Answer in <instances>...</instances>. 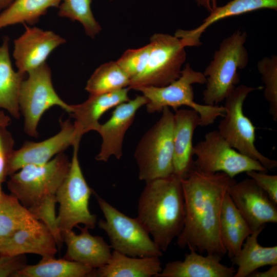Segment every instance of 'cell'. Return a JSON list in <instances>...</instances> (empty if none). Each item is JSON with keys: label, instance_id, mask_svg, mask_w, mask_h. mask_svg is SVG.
I'll return each instance as SVG.
<instances>
[{"label": "cell", "instance_id": "obj_39", "mask_svg": "<svg viewBox=\"0 0 277 277\" xmlns=\"http://www.w3.org/2000/svg\"><path fill=\"white\" fill-rule=\"evenodd\" d=\"M10 123V117L3 111H0V126L7 127Z\"/></svg>", "mask_w": 277, "mask_h": 277}, {"label": "cell", "instance_id": "obj_8", "mask_svg": "<svg viewBox=\"0 0 277 277\" xmlns=\"http://www.w3.org/2000/svg\"><path fill=\"white\" fill-rule=\"evenodd\" d=\"M80 142L73 146L69 171L55 195L59 205L56 221L61 233L72 230L80 224L93 229L96 223V216L89 208V199L94 191L88 186L78 161Z\"/></svg>", "mask_w": 277, "mask_h": 277}, {"label": "cell", "instance_id": "obj_35", "mask_svg": "<svg viewBox=\"0 0 277 277\" xmlns=\"http://www.w3.org/2000/svg\"><path fill=\"white\" fill-rule=\"evenodd\" d=\"M6 127L0 126V184L5 181L7 174V165L9 157L14 151L13 141Z\"/></svg>", "mask_w": 277, "mask_h": 277}, {"label": "cell", "instance_id": "obj_29", "mask_svg": "<svg viewBox=\"0 0 277 277\" xmlns=\"http://www.w3.org/2000/svg\"><path fill=\"white\" fill-rule=\"evenodd\" d=\"M62 0H14L0 13V30L16 24L33 25L51 7H58Z\"/></svg>", "mask_w": 277, "mask_h": 277}, {"label": "cell", "instance_id": "obj_6", "mask_svg": "<svg viewBox=\"0 0 277 277\" xmlns=\"http://www.w3.org/2000/svg\"><path fill=\"white\" fill-rule=\"evenodd\" d=\"M162 112L159 120L140 141L134 153L139 179L145 182L173 173L174 114L167 107Z\"/></svg>", "mask_w": 277, "mask_h": 277}, {"label": "cell", "instance_id": "obj_41", "mask_svg": "<svg viewBox=\"0 0 277 277\" xmlns=\"http://www.w3.org/2000/svg\"><path fill=\"white\" fill-rule=\"evenodd\" d=\"M110 1H112V0H110Z\"/></svg>", "mask_w": 277, "mask_h": 277}, {"label": "cell", "instance_id": "obj_15", "mask_svg": "<svg viewBox=\"0 0 277 277\" xmlns=\"http://www.w3.org/2000/svg\"><path fill=\"white\" fill-rule=\"evenodd\" d=\"M24 25L25 32L14 41L13 56L17 71L26 74L45 63L51 53L66 40L52 31Z\"/></svg>", "mask_w": 277, "mask_h": 277}, {"label": "cell", "instance_id": "obj_21", "mask_svg": "<svg viewBox=\"0 0 277 277\" xmlns=\"http://www.w3.org/2000/svg\"><path fill=\"white\" fill-rule=\"evenodd\" d=\"M128 87L113 92L90 95L84 102L72 105L69 113L74 118V125L79 133L83 136L90 131H96L99 120L110 109L130 100Z\"/></svg>", "mask_w": 277, "mask_h": 277}, {"label": "cell", "instance_id": "obj_27", "mask_svg": "<svg viewBox=\"0 0 277 277\" xmlns=\"http://www.w3.org/2000/svg\"><path fill=\"white\" fill-rule=\"evenodd\" d=\"M95 270L65 259L44 257L35 265H26L13 277H94Z\"/></svg>", "mask_w": 277, "mask_h": 277}, {"label": "cell", "instance_id": "obj_32", "mask_svg": "<svg viewBox=\"0 0 277 277\" xmlns=\"http://www.w3.org/2000/svg\"><path fill=\"white\" fill-rule=\"evenodd\" d=\"M257 68L264 84V94L269 103V112L277 121V56H265L259 61Z\"/></svg>", "mask_w": 277, "mask_h": 277}, {"label": "cell", "instance_id": "obj_30", "mask_svg": "<svg viewBox=\"0 0 277 277\" xmlns=\"http://www.w3.org/2000/svg\"><path fill=\"white\" fill-rule=\"evenodd\" d=\"M129 84L127 74L116 61H111L96 69L88 80L85 90L90 95H97L128 87Z\"/></svg>", "mask_w": 277, "mask_h": 277}, {"label": "cell", "instance_id": "obj_38", "mask_svg": "<svg viewBox=\"0 0 277 277\" xmlns=\"http://www.w3.org/2000/svg\"><path fill=\"white\" fill-rule=\"evenodd\" d=\"M219 0H195L197 5L203 7L211 12L217 6V3Z\"/></svg>", "mask_w": 277, "mask_h": 277}, {"label": "cell", "instance_id": "obj_4", "mask_svg": "<svg viewBox=\"0 0 277 277\" xmlns=\"http://www.w3.org/2000/svg\"><path fill=\"white\" fill-rule=\"evenodd\" d=\"M246 31L237 30L223 39L212 61L203 74L206 88L203 91L205 104L215 106L223 102L240 82L239 70L246 67L249 61L245 46Z\"/></svg>", "mask_w": 277, "mask_h": 277}, {"label": "cell", "instance_id": "obj_2", "mask_svg": "<svg viewBox=\"0 0 277 277\" xmlns=\"http://www.w3.org/2000/svg\"><path fill=\"white\" fill-rule=\"evenodd\" d=\"M70 165L62 152L46 163L23 167L10 175L7 183L12 195L49 229L57 241L62 236L57 225L55 195Z\"/></svg>", "mask_w": 277, "mask_h": 277}, {"label": "cell", "instance_id": "obj_40", "mask_svg": "<svg viewBox=\"0 0 277 277\" xmlns=\"http://www.w3.org/2000/svg\"><path fill=\"white\" fill-rule=\"evenodd\" d=\"M14 0H0V11L8 7Z\"/></svg>", "mask_w": 277, "mask_h": 277}, {"label": "cell", "instance_id": "obj_26", "mask_svg": "<svg viewBox=\"0 0 277 277\" xmlns=\"http://www.w3.org/2000/svg\"><path fill=\"white\" fill-rule=\"evenodd\" d=\"M9 38L5 36L0 45V108L19 118V96L25 74L13 69L9 52Z\"/></svg>", "mask_w": 277, "mask_h": 277}, {"label": "cell", "instance_id": "obj_37", "mask_svg": "<svg viewBox=\"0 0 277 277\" xmlns=\"http://www.w3.org/2000/svg\"><path fill=\"white\" fill-rule=\"evenodd\" d=\"M250 277H276L277 264L271 265V267L264 271H258L257 270L251 273Z\"/></svg>", "mask_w": 277, "mask_h": 277}, {"label": "cell", "instance_id": "obj_24", "mask_svg": "<svg viewBox=\"0 0 277 277\" xmlns=\"http://www.w3.org/2000/svg\"><path fill=\"white\" fill-rule=\"evenodd\" d=\"M253 231L245 240L239 252L231 259L238 266L233 277H247L262 267L277 264V246L263 247L258 237L264 229Z\"/></svg>", "mask_w": 277, "mask_h": 277}, {"label": "cell", "instance_id": "obj_33", "mask_svg": "<svg viewBox=\"0 0 277 277\" xmlns=\"http://www.w3.org/2000/svg\"><path fill=\"white\" fill-rule=\"evenodd\" d=\"M151 45L125 51L116 61L130 80L141 74L145 70L149 59Z\"/></svg>", "mask_w": 277, "mask_h": 277}, {"label": "cell", "instance_id": "obj_10", "mask_svg": "<svg viewBox=\"0 0 277 277\" xmlns=\"http://www.w3.org/2000/svg\"><path fill=\"white\" fill-rule=\"evenodd\" d=\"M151 50L144 71L130 80L128 88L136 90L145 86L162 87L177 79L186 58L182 41L168 34L155 33L150 39Z\"/></svg>", "mask_w": 277, "mask_h": 277}, {"label": "cell", "instance_id": "obj_22", "mask_svg": "<svg viewBox=\"0 0 277 277\" xmlns=\"http://www.w3.org/2000/svg\"><path fill=\"white\" fill-rule=\"evenodd\" d=\"M264 8L276 10L277 0H232L223 6H217L198 27L190 30L180 29L177 35L186 46H197L201 44L202 33L215 22Z\"/></svg>", "mask_w": 277, "mask_h": 277}, {"label": "cell", "instance_id": "obj_12", "mask_svg": "<svg viewBox=\"0 0 277 277\" xmlns=\"http://www.w3.org/2000/svg\"><path fill=\"white\" fill-rule=\"evenodd\" d=\"M193 153L196 157L194 168L204 173L223 172L234 179L238 174L251 170L267 171L259 161L233 148L218 130L206 133L204 139L193 146Z\"/></svg>", "mask_w": 277, "mask_h": 277}, {"label": "cell", "instance_id": "obj_7", "mask_svg": "<svg viewBox=\"0 0 277 277\" xmlns=\"http://www.w3.org/2000/svg\"><path fill=\"white\" fill-rule=\"evenodd\" d=\"M93 194L105 217L98 225L107 233L111 248L133 257L162 256L163 251L137 217L125 215L94 191Z\"/></svg>", "mask_w": 277, "mask_h": 277}, {"label": "cell", "instance_id": "obj_11", "mask_svg": "<svg viewBox=\"0 0 277 277\" xmlns=\"http://www.w3.org/2000/svg\"><path fill=\"white\" fill-rule=\"evenodd\" d=\"M23 81L19 96L21 113L24 117V130L29 135H37V127L42 116L53 106H58L70 113L71 105L65 103L55 91L51 71L45 62L29 71Z\"/></svg>", "mask_w": 277, "mask_h": 277}, {"label": "cell", "instance_id": "obj_3", "mask_svg": "<svg viewBox=\"0 0 277 277\" xmlns=\"http://www.w3.org/2000/svg\"><path fill=\"white\" fill-rule=\"evenodd\" d=\"M181 178L172 174L146 182L138 202L137 219L162 251L182 231L185 221Z\"/></svg>", "mask_w": 277, "mask_h": 277}, {"label": "cell", "instance_id": "obj_31", "mask_svg": "<svg viewBox=\"0 0 277 277\" xmlns=\"http://www.w3.org/2000/svg\"><path fill=\"white\" fill-rule=\"evenodd\" d=\"M58 15L72 21H78L84 27L86 34L94 38L101 30L91 9L92 0H62Z\"/></svg>", "mask_w": 277, "mask_h": 277}, {"label": "cell", "instance_id": "obj_1", "mask_svg": "<svg viewBox=\"0 0 277 277\" xmlns=\"http://www.w3.org/2000/svg\"><path fill=\"white\" fill-rule=\"evenodd\" d=\"M185 217L177 244L199 253L223 257L227 253L220 232L223 202L236 181L223 172L208 173L194 167L181 179Z\"/></svg>", "mask_w": 277, "mask_h": 277}, {"label": "cell", "instance_id": "obj_20", "mask_svg": "<svg viewBox=\"0 0 277 277\" xmlns=\"http://www.w3.org/2000/svg\"><path fill=\"white\" fill-rule=\"evenodd\" d=\"M222 257L194 250L185 254L183 261L167 263L155 277H232L236 270L221 263Z\"/></svg>", "mask_w": 277, "mask_h": 277}, {"label": "cell", "instance_id": "obj_25", "mask_svg": "<svg viewBox=\"0 0 277 277\" xmlns=\"http://www.w3.org/2000/svg\"><path fill=\"white\" fill-rule=\"evenodd\" d=\"M220 232L222 243L230 259L239 252L246 238L253 232L228 192L222 204Z\"/></svg>", "mask_w": 277, "mask_h": 277}, {"label": "cell", "instance_id": "obj_19", "mask_svg": "<svg viewBox=\"0 0 277 277\" xmlns=\"http://www.w3.org/2000/svg\"><path fill=\"white\" fill-rule=\"evenodd\" d=\"M55 239L42 222L20 229L0 244V255L16 256L32 253L54 257L57 251Z\"/></svg>", "mask_w": 277, "mask_h": 277}, {"label": "cell", "instance_id": "obj_18", "mask_svg": "<svg viewBox=\"0 0 277 277\" xmlns=\"http://www.w3.org/2000/svg\"><path fill=\"white\" fill-rule=\"evenodd\" d=\"M78 227L81 230L79 234L72 230L61 232L67 246L64 259L94 269L106 265L112 254L110 246L102 237L92 235L88 227Z\"/></svg>", "mask_w": 277, "mask_h": 277}, {"label": "cell", "instance_id": "obj_14", "mask_svg": "<svg viewBox=\"0 0 277 277\" xmlns=\"http://www.w3.org/2000/svg\"><path fill=\"white\" fill-rule=\"evenodd\" d=\"M228 193L253 231L266 223H277V204L252 179L235 182Z\"/></svg>", "mask_w": 277, "mask_h": 277}, {"label": "cell", "instance_id": "obj_9", "mask_svg": "<svg viewBox=\"0 0 277 277\" xmlns=\"http://www.w3.org/2000/svg\"><path fill=\"white\" fill-rule=\"evenodd\" d=\"M258 88L237 86L225 98V114L219 125V132L240 153L259 161L265 168L276 167L277 162L262 154L256 148L255 129L243 112V104L248 95Z\"/></svg>", "mask_w": 277, "mask_h": 277}, {"label": "cell", "instance_id": "obj_34", "mask_svg": "<svg viewBox=\"0 0 277 277\" xmlns=\"http://www.w3.org/2000/svg\"><path fill=\"white\" fill-rule=\"evenodd\" d=\"M246 173L277 204L276 175H269L266 172L255 170L249 171Z\"/></svg>", "mask_w": 277, "mask_h": 277}, {"label": "cell", "instance_id": "obj_16", "mask_svg": "<svg viewBox=\"0 0 277 277\" xmlns=\"http://www.w3.org/2000/svg\"><path fill=\"white\" fill-rule=\"evenodd\" d=\"M147 103L144 95H137L135 98L116 106L110 118L104 124H100L96 131L100 134L102 143L96 156L97 161L107 162L112 155L121 159L125 133L132 124L137 110Z\"/></svg>", "mask_w": 277, "mask_h": 277}, {"label": "cell", "instance_id": "obj_36", "mask_svg": "<svg viewBox=\"0 0 277 277\" xmlns=\"http://www.w3.org/2000/svg\"><path fill=\"white\" fill-rule=\"evenodd\" d=\"M25 255H0V277L13 276L27 265Z\"/></svg>", "mask_w": 277, "mask_h": 277}, {"label": "cell", "instance_id": "obj_23", "mask_svg": "<svg viewBox=\"0 0 277 277\" xmlns=\"http://www.w3.org/2000/svg\"><path fill=\"white\" fill-rule=\"evenodd\" d=\"M162 269L160 257H133L113 250L109 262L95 269L94 277H155Z\"/></svg>", "mask_w": 277, "mask_h": 277}, {"label": "cell", "instance_id": "obj_13", "mask_svg": "<svg viewBox=\"0 0 277 277\" xmlns=\"http://www.w3.org/2000/svg\"><path fill=\"white\" fill-rule=\"evenodd\" d=\"M60 126V131L52 137L39 142H25L19 149L14 150L8 160V175L26 165L46 163L55 155L80 142L82 136L69 119L61 121Z\"/></svg>", "mask_w": 277, "mask_h": 277}, {"label": "cell", "instance_id": "obj_5", "mask_svg": "<svg viewBox=\"0 0 277 277\" xmlns=\"http://www.w3.org/2000/svg\"><path fill=\"white\" fill-rule=\"evenodd\" d=\"M206 82L203 73L193 70L187 63L182 70L180 77L169 84L162 87H142L136 90L146 98L148 112H161L167 107L176 110L181 106H186L199 113L200 126L204 127L213 124L218 117H223L225 114L223 106L200 104L194 101L192 85L205 84Z\"/></svg>", "mask_w": 277, "mask_h": 277}, {"label": "cell", "instance_id": "obj_28", "mask_svg": "<svg viewBox=\"0 0 277 277\" xmlns=\"http://www.w3.org/2000/svg\"><path fill=\"white\" fill-rule=\"evenodd\" d=\"M39 222L14 196L0 193V244L16 231Z\"/></svg>", "mask_w": 277, "mask_h": 277}, {"label": "cell", "instance_id": "obj_17", "mask_svg": "<svg viewBox=\"0 0 277 277\" xmlns=\"http://www.w3.org/2000/svg\"><path fill=\"white\" fill-rule=\"evenodd\" d=\"M173 132V174L185 178L194 167L192 140L195 129L200 126L199 113L192 109L175 110Z\"/></svg>", "mask_w": 277, "mask_h": 277}]
</instances>
